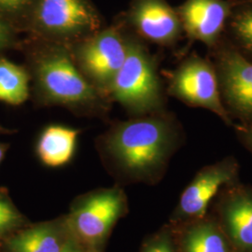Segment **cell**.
I'll return each mask as SVG.
<instances>
[{"label":"cell","instance_id":"d6986e66","mask_svg":"<svg viewBox=\"0 0 252 252\" xmlns=\"http://www.w3.org/2000/svg\"><path fill=\"white\" fill-rule=\"evenodd\" d=\"M140 252H178L175 226H164L145 241Z\"/></svg>","mask_w":252,"mask_h":252},{"label":"cell","instance_id":"7a4b0ae2","mask_svg":"<svg viewBox=\"0 0 252 252\" xmlns=\"http://www.w3.org/2000/svg\"><path fill=\"white\" fill-rule=\"evenodd\" d=\"M26 49L37 106L62 107L78 117H108L112 101L84 78L68 46L31 36Z\"/></svg>","mask_w":252,"mask_h":252},{"label":"cell","instance_id":"d4e9b609","mask_svg":"<svg viewBox=\"0 0 252 252\" xmlns=\"http://www.w3.org/2000/svg\"><path fill=\"white\" fill-rule=\"evenodd\" d=\"M0 132H1V133H3V132L5 133V132H7V130H6V129H4V128H2V127L0 126Z\"/></svg>","mask_w":252,"mask_h":252},{"label":"cell","instance_id":"7c38bea8","mask_svg":"<svg viewBox=\"0 0 252 252\" xmlns=\"http://www.w3.org/2000/svg\"><path fill=\"white\" fill-rule=\"evenodd\" d=\"M218 223L235 252H252V187L239 182L219 193L215 206Z\"/></svg>","mask_w":252,"mask_h":252},{"label":"cell","instance_id":"ac0fdd59","mask_svg":"<svg viewBox=\"0 0 252 252\" xmlns=\"http://www.w3.org/2000/svg\"><path fill=\"white\" fill-rule=\"evenodd\" d=\"M35 0H0V16L16 30H25Z\"/></svg>","mask_w":252,"mask_h":252},{"label":"cell","instance_id":"3957f363","mask_svg":"<svg viewBox=\"0 0 252 252\" xmlns=\"http://www.w3.org/2000/svg\"><path fill=\"white\" fill-rule=\"evenodd\" d=\"M159 65V55L152 54L147 43L127 28L126 60L111 84L110 100L131 117L166 110V91Z\"/></svg>","mask_w":252,"mask_h":252},{"label":"cell","instance_id":"9a60e30c","mask_svg":"<svg viewBox=\"0 0 252 252\" xmlns=\"http://www.w3.org/2000/svg\"><path fill=\"white\" fill-rule=\"evenodd\" d=\"M81 130L53 124L45 126L37 137L36 153L39 161L49 167H60L72 160Z\"/></svg>","mask_w":252,"mask_h":252},{"label":"cell","instance_id":"2e32d148","mask_svg":"<svg viewBox=\"0 0 252 252\" xmlns=\"http://www.w3.org/2000/svg\"><path fill=\"white\" fill-rule=\"evenodd\" d=\"M224 36L252 61V0H236L226 23Z\"/></svg>","mask_w":252,"mask_h":252},{"label":"cell","instance_id":"5b68a950","mask_svg":"<svg viewBox=\"0 0 252 252\" xmlns=\"http://www.w3.org/2000/svg\"><path fill=\"white\" fill-rule=\"evenodd\" d=\"M73 60L91 85L109 98L114 78L127 53V28L118 17L109 27L69 46Z\"/></svg>","mask_w":252,"mask_h":252},{"label":"cell","instance_id":"e0dca14e","mask_svg":"<svg viewBox=\"0 0 252 252\" xmlns=\"http://www.w3.org/2000/svg\"><path fill=\"white\" fill-rule=\"evenodd\" d=\"M30 81L26 66L0 58V101L12 106L24 104L30 95Z\"/></svg>","mask_w":252,"mask_h":252},{"label":"cell","instance_id":"44dd1931","mask_svg":"<svg viewBox=\"0 0 252 252\" xmlns=\"http://www.w3.org/2000/svg\"><path fill=\"white\" fill-rule=\"evenodd\" d=\"M16 29L7 20L0 16V51L7 49L16 42Z\"/></svg>","mask_w":252,"mask_h":252},{"label":"cell","instance_id":"277c9868","mask_svg":"<svg viewBox=\"0 0 252 252\" xmlns=\"http://www.w3.org/2000/svg\"><path fill=\"white\" fill-rule=\"evenodd\" d=\"M105 27L91 0H35L26 31L69 47Z\"/></svg>","mask_w":252,"mask_h":252},{"label":"cell","instance_id":"30bf717a","mask_svg":"<svg viewBox=\"0 0 252 252\" xmlns=\"http://www.w3.org/2000/svg\"><path fill=\"white\" fill-rule=\"evenodd\" d=\"M119 18L146 43L173 49L183 36L180 16L166 0H131Z\"/></svg>","mask_w":252,"mask_h":252},{"label":"cell","instance_id":"ba28073f","mask_svg":"<svg viewBox=\"0 0 252 252\" xmlns=\"http://www.w3.org/2000/svg\"><path fill=\"white\" fill-rule=\"evenodd\" d=\"M208 53L216 68L220 98L227 112L239 124L252 126V61L224 35Z\"/></svg>","mask_w":252,"mask_h":252},{"label":"cell","instance_id":"52a82bcc","mask_svg":"<svg viewBox=\"0 0 252 252\" xmlns=\"http://www.w3.org/2000/svg\"><path fill=\"white\" fill-rule=\"evenodd\" d=\"M162 74L167 95L191 108L207 109L227 126H234L220 98L216 68L209 56L202 57L192 52L184 55L176 68Z\"/></svg>","mask_w":252,"mask_h":252},{"label":"cell","instance_id":"5bb4252c","mask_svg":"<svg viewBox=\"0 0 252 252\" xmlns=\"http://www.w3.org/2000/svg\"><path fill=\"white\" fill-rule=\"evenodd\" d=\"M72 239L64 220L33 226L13 236L8 247L10 252H63Z\"/></svg>","mask_w":252,"mask_h":252},{"label":"cell","instance_id":"484cf974","mask_svg":"<svg viewBox=\"0 0 252 252\" xmlns=\"http://www.w3.org/2000/svg\"><path fill=\"white\" fill-rule=\"evenodd\" d=\"M86 252H94V251H86Z\"/></svg>","mask_w":252,"mask_h":252},{"label":"cell","instance_id":"7402d4cb","mask_svg":"<svg viewBox=\"0 0 252 252\" xmlns=\"http://www.w3.org/2000/svg\"><path fill=\"white\" fill-rule=\"evenodd\" d=\"M233 127L239 141L252 153V126L234 124Z\"/></svg>","mask_w":252,"mask_h":252},{"label":"cell","instance_id":"603a6c76","mask_svg":"<svg viewBox=\"0 0 252 252\" xmlns=\"http://www.w3.org/2000/svg\"><path fill=\"white\" fill-rule=\"evenodd\" d=\"M63 252H86V250L74 238Z\"/></svg>","mask_w":252,"mask_h":252},{"label":"cell","instance_id":"8992f818","mask_svg":"<svg viewBox=\"0 0 252 252\" xmlns=\"http://www.w3.org/2000/svg\"><path fill=\"white\" fill-rule=\"evenodd\" d=\"M126 209L125 191L115 186L95 189L79 197L65 220L73 237L86 251L100 252Z\"/></svg>","mask_w":252,"mask_h":252},{"label":"cell","instance_id":"4fadbf2b","mask_svg":"<svg viewBox=\"0 0 252 252\" xmlns=\"http://www.w3.org/2000/svg\"><path fill=\"white\" fill-rule=\"evenodd\" d=\"M175 228L178 252H235L213 216L207 214L185 224L175 226Z\"/></svg>","mask_w":252,"mask_h":252},{"label":"cell","instance_id":"6da1fadb","mask_svg":"<svg viewBox=\"0 0 252 252\" xmlns=\"http://www.w3.org/2000/svg\"><path fill=\"white\" fill-rule=\"evenodd\" d=\"M185 141L183 127L167 109L111 124L96 140L108 171L126 182L155 184Z\"/></svg>","mask_w":252,"mask_h":252},{"label":"cell","instance_id":"ffe728a7","mask_svg":"<svg viewBox=\"0 0 252 252\" xmlns=\"http://www.w3.org/2000/svg\"><path fill=\"white\" fill-rule=\"evenodd\" d=\"M22 218L16 208L3 194H0V234L21 223Z\"/></svg>","mask_w":252,"mask_h":252},{"label":"cell","instance_id":"cb8c5ba5","mask_svg":"<svg viewBox=\"0 0 252 252\" xmlns=\"http://www.w3.org/2000/svg\"><path fill=\"white\" fill-rule=\"evenodd\" d=\"M6 151H7V146L4 144H0V163L2 162V160L4 159Z\"/></svg>","mask_w":252,"mask_h":252},{"label":"cell","instance_id":"8fae6325","mask_svg":"<svg viewBox=\"0 0 252 252\" xmlns=\"http://www.w3.org/2000/svg\"><path fill=\"white\" fill-rule=\"evenodd\" d=\"M236 0H185L176 8L188 45L180 53L184 56L195 41L212 50L224 35L226 23Z\"/></svg>","mask_w":252,"mask_h":252},{"label":"cell","instance_id":"9c48e42d","mask_svg":"<svg viewBox=\"0 0 252 252\" xmlns=\"http://www.w3.org/2000/svg\"><path fill=\"white\" fill-rule=\"evenodd\" d=\"M239 162L234 156L201 168L182 191L172 215V225H182L206 216L220 191L239 182Z\"/></svg>","mask_w":252,"mask_h":252}]
</instances>
